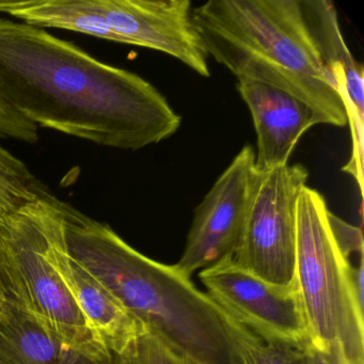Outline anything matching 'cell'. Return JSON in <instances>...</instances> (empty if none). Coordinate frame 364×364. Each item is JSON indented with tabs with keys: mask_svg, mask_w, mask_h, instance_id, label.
Listing matches in <instances>:
<instances>
[{
	"mask_svg": "<svg viewBox=\"0 0 364 364\" xmlns=\"http://www.w3.org/2000/svg\"><path fill=\"white\" fill-rule=\"evenodd\" d=\"M0 97L38 127L120 150L159 144L182 123L141 76L6 18H0Z\"/></svg>",
	"mask_w": 364,
	"mask_h": 364,
	"instance_id": "obj_1",
	"label": "cell"
},
{
	"mask_svg": "<svg viewBox=\"0 0 364 364\" xmlns=\"http://www.w3.org/2000/svg\"><path fill=\"white\" fill-rule=\"evenodd\" d=\"M71 255L189 364H247L234 321L191 279L129 246L107 223L63 202Z\"/></svg>",
	"mask_w": 364,
	"mask_h": 364,
	"instance_id": "obj_2",
	"label": "cell"
},
{
	"mask_svg": "<svg viewBox=\"0 0 364 364\" xmlns=\"http://www.w3.org/2000/svg\"><path fill=\"white\" fill-rule=\"evenodd\" d=\"M193 18L208 57L237 80L276 87L306 102L321 124L346 127L301 0H210L193 8Z\"/></svg>",
	"mask_w": 364,
	"mask_h": 364,
	"instance_id": "obj_3",
	"label": "cell"
},
{
	"mask_svg": "<svg viewBox=\"0 0 364 364\" xmlns=\"http://www.w3.org/2000/svg\"><path fill=\"white\" fill-rule=\"evenodd\" d=\"M331 210L318 191L304 186L297 205L295 285L311 345L364 364L363 304L353 289V263L332 232Z\"/></svg>",
	"mask_w": 364,
	"mask_h": 364,
	"instance_id": "obj_4",
	"label": "cell"
},
{
	"mask_svg": "<svg viewBox=\"0 0 364 364\" xmlns=\"http://www.w3.org/2000/svg\"><path fill=\"white\" fill-rule=\"evenodd\" d=\"M57 200L50 193L0 218V277L8 299L67 346L114 362L48 259V225Z\"/></svg>",
	"mask_w": 364,
	"mask_h": 364,
	"instance_id": "obj_5",
	"label": "cell"
},
{
	"mask_svg": "<svg viewBox=\"0 0 364 364\" xmlns=\"http://www.w3.org/2000/svg\"><path fill=\"white\" fill-rule=\"evenodd\" d=\"M308 178L300 164L257 172L244 231L232 257L238 267L277 287H295L297 205Z\"/></svg>",
	"mask_w": 364,
	"mask_h": 364,
	"instance_id": "obj_6",
	"label": "cell"
},
{
	"mask_svg": "<svg viewBox=\"0 0 364 364\" xmlns=\"http://www.w3.org/2000/svg\"><path fill=\"white\" fill-rule=\"evenodd\" d=\"M208 295L234 321L268 343L306 348L308 326L295 287H281L246 272L232 257L199 274Z\"/></svg>",
	"mask_w": 364,
	"mask_h": 364,
	"instance_id": "obj_7",
	"label": "cell"
},
{
	"mask_svg": "<svg viewBox=\"0 0 364 364\" xmlns=\"http://www.w3.org/2000/svg\"><path fill=\"white\" fill-rule=\"evenodd\" d=\"M255 163V152L246 144L196 208L184 252L174 265L185 276L233 257L248 214Z\"/></svg>",
	"mask_w": 364,
	"mask_h": 364,
	"instance_id": "obj_8",
	"label": "cell"
},
{
	"mask_svg": "<svg viewBox=\"0 0 364 364\" xmlns=\"http://www.w3.org/2000/svg\"><path fill=\"white\" fill-rule=\"evenodd\" d=\"M119 43L169 55L210 77L208 55L189 0H93Z\"/></svg>",
	"mask_w": 364,
	"mask_h": 364,
	"instance_id": "obj_9",
	"label": "cell"
},
{
	"mask_svg": "<svg viewBox=\"0 0 364 364\" xmlns=\"http://www.w3.org/2000/svg\"><path fill=\"white\" fill-rule=\"evenodd\" d=\"M48 255L91 329L112 355L124 350L146 331L116 296L70 252L60 199L57 200L48 225Z\"/></svg>",
	"mask_w": 364,
	"mask_h": 364,
	"instance_id": "obj_10",
	"label": "cell"
},
{
	"mask_svg": "<svg viewBox=\"0 0 364 364\" xmlns=\"http://www.w3.org/2000/svg\"><path fill=\"white\" fill-rule=\"evenodd\" d=\"M304 16L346 112L351 155L342 171L353 176L363 195L364 72L345 43L336 7L328 0H302Z\"/></svg>",
	"mask_w": 364,
	"mask_h": 364,
	"instance_id": "obj_11",
	"label": "cell"
},
{
	"mask_svg": "<svg viewBox=\"0 0 364 364\" xmlns=\"http://www.w3.org/2000/svg\"><path fill=\"white\" fill-rule=\"evenodd\" d=\"M236 89L248 106L257 133L255 171L265 173L289 165L302 136L321 124L316 112L302 100L263 82L238 80Z\"/></svg>",
	"mask_w": 364,
	"mask_h": 364,
	"instance_id": "obj_12",
	"label": "cell"
},
{
	"mask_svg": "<svg viewBox=\"0 0 364 364\" xmlns=\"http://www.w3.org/2000/svg\"><path fill=\"white\" fill-rule=\"evenodd\" d=\"M0 364H114L63 344L8 299L0 310Z\"/></svg>",
	"mask_w": 364,
	"mask_h": 364,
	"instance_id": "obj_13",
	"label": "cell"
},
{
	"mask_svg": "<svg viewBox=\"0 0 364 364\" xmlns=\"http://www.w3.org/2000/svg\"><path fill=\"white\" fill-rule=\"evenodd\" d=\"M50 193L24 161L0 144V218ZM7 301V291L0 277V310Z\"/></svg>",
	"mask_w": 364,
	"mask_h": 364,
	"instance_id": "obj_14",
	"label": "cell"
},
{
	"mask_svg": "<svg viewBox=\"0 0 364 364\" xmlns=\"http://www.w3.org/2000/svg\"><path fill=\"white\" fill-rule=\"evenodd\" d=\"M114 364H189L156 334L146 329L124 350L114 355Z\"/></svg>",
	"mask_w": 364,
	"mask_h": 364,
	"instance_id": "obj_15",
	"label": "cell"
},
{
	"mask_svg": "<svg viewBox=\"0 0 364 364\" xmlns=\"http://www.w3.org/2000/svg\"><path fill=\"white\" fill-rule=\"evenodd\" d=\"M247 364H310L308 347L268 343L247 330L242 340Z\"/></svg>",
	"mask_w": 364,
	"mask_h": 364,
	"instance_id": "obj_16",
	"label": "cell"
},
{
	"mask_svg": "<svg viewBox=\"0 0 364 364\" xmlns=\"http://www.w3.org/2000/svg\"><path fill=\"white\" fill-rule=\"evenodd\" d=\"M0 138L35 144L39 140V127L23 118L0 97Z\"/></svg>",
	"mask_w": 364,
	"mask_h": 364,
	"instance_id": "obj_17",
	"label": "cell"
},
{
	"mask_svg": "<svg viewBox=\"0 0 364 364\" xmlns=\"http://www.w3.org/2000/svg\"><path fill=\"white\" fill-rule=\"evenodd\" d=\"M332 232L343 255L350 259L351 255H363V235L361 228L355 227L331 213Z\"/></svg>",
	"mask_w": 364,
	"mask_h": 364,
	"instance_id": "obj_18",
	"label": "cell"
},
{
	"mask_svg": "<svg viewBox=\"0 0 364 364\" xmlns=\"http://www.w3.org/2000/svg\"><path fill=\"white\" fill-rule=\"evenodd\" d=\"M308 350L310 364H346L345 360L340 355L323 353V351L314 348L312 345L308 347Z\"/></svg>",
	"mask_w": 364,
	"mask_h": 364,
	"instance_id": "obj_19",
	"label": "cell"
}]
</instances>
